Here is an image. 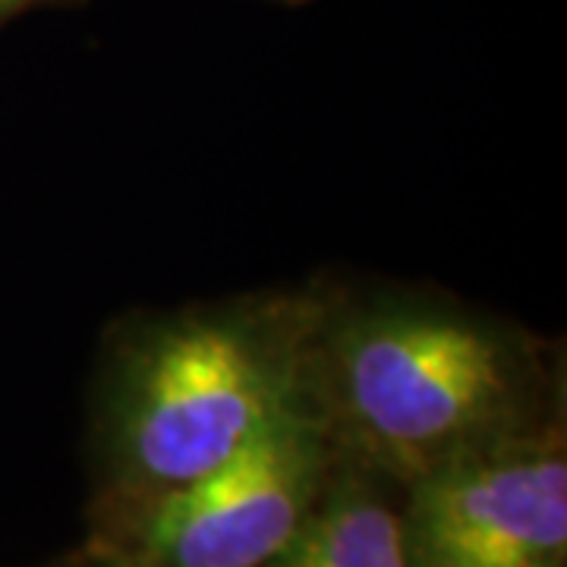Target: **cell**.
I'll list each match as a JSON object with an SVG mask.
<instances>
[{
    "label": "cell",
    "mask_w": 567,
    "mask_h": 567,
    "mask_svg": "<svg viewBox=\"0 0 567 567\" xmlns=\"http://www.w3.org/2000/svg\"><path fill=\"white\" fill-rule=\"evenodd\" d=\"M309 398L344 457L401 488L561 413L551 360L527 331L404 290H322Z\"/></svg>",
    "instance_id": "6da1fadb"
},
{
    "label": "cell",
    "mask_w": 567,
    "mask_h": 567,
    "mask_svg": "<svg viewBox=\"0 0 567 567\" xmlns=\"http://www.w3.org/2000/svg\"><path fill=\"white\" fill-rule=\"evenodd\" d=\"M322 290L186 306L114 334L92 406L95 533L227 461L309 398Z\"/></svg>",
    "instance_id": "7a4b0ae2"
},
{
    "label": "cell",
    "mask_w": 567,
    "mask_h": 567,
    "mask_svg": "<svg viewBox=\"0 0 567 567\" xmlns=\"http://www.w3.org/2000/svg\"><path fill=\"white\" fill-rule=\"evenodd\" d=\"M334 457L312 401L290 406L199 480L95 533L85 551L148 567H268L303 527Z\"/></svg>",
    "instance_id": "3957f363"
},
{
    "label": "cell",
    "mask_w": 567,
    "mask_h": 567,
    "mask_svg": "<svg viewBox=\"0 0 567 567\" xmlns=\"http://www.w3.org/2000/svg\"><path fill=\"white\" fill-rule=\"evenodd\" d=\"M401 520L410 567H567L565 416L432 466Z\"/></svg>",
    "instance_id": "277c9868"
},
{
    "label": "cell",
    "mask_w": 567,
    "mask_h": 567,
    "mask_svg": "<svg viewBox=\"0 0 567 567\" xmlns=\"http://www.w3.org/2000/svg\"><path fill=\"white\" fill-rule=\"evenodd\" d=\"M401 492L394 480L338 451L303 527L268 567H410Z\"/></svg>",
    "instance_id": "5b68a950"
},
{
    "label": "cell",
    "mask_w": 567,
    "mask_h": 567,
    "mask_svg": "<svg viewBox=\"0 0 567 567\" xmlns=\"http://www.w3.org/2000/svg\"><path fill=\"white\" fill-rule=\"evenodd\" d=\"M66 3H80V0H0V32L25 13L48 10V7H66Z\"/></svg>",
    "instance_id": "8992f818"
},
{
    "label": "cell",
    "mask_w": 567,
    "mask_h": 567,
    "mask_svg": "<svg viewBox=\"0 0 567 567\" xmlns=\"http://www.w3.org/2000/svg\"><path fill=\"white\" fill-rule=\"evenodd\" d=\"M89 555V551H85ZM89 565L92 567H148L133 561V558H121V555H89Z\"/></svg>",
    "instance_id": "52a82bcc"
},
{
    "label": "cell",
    "mask_w": 567,
    "mask_h": 567,
    "mask_svg": "<svg viewBox=\"0 0 567 567\" xmlns=\"http://www.w3.org/2000/svg\"><path fill=\"white\" fill-rule=\"evenodd\" d=\"M48 567H70V561H54V565H48Z\"/></svg>",
    "instance_id": "ba28073f"
},
{
    "label": "cell",
    "mask_w": 567,
    "mask_h": 567,
    "mask_svg": "<svg viewBox=\"0 0 567 567\" xmlns=\"http://www.w3.org/2000/svg\"><path fill=\"white\" fill-rule=\"evenodd\" d=\"M278 3H306V0H278Z\"/></svg>",
    "instance_id": "9c48e42d"
}]
</instances>
